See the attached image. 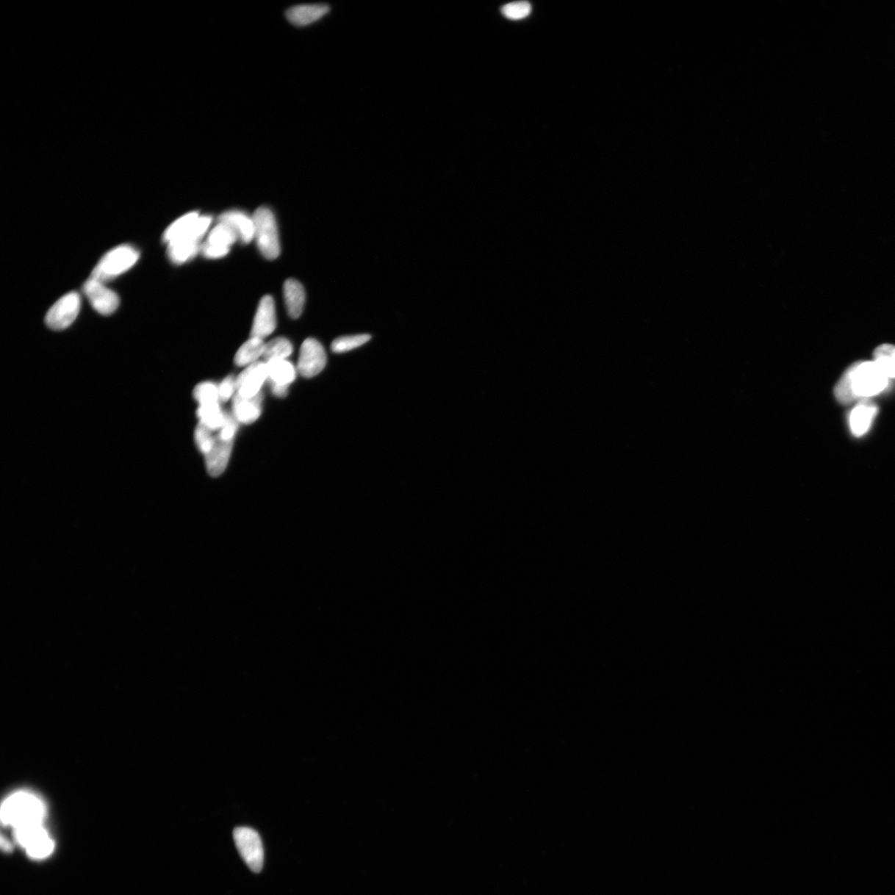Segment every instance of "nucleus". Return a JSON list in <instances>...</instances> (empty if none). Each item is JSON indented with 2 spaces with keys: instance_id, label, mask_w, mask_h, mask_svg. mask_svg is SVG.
<instances>
[{
  "instance_id": "f257e3e1",
  "label": "nucleus",
  "mask_w": 895,
  "mask_h": 895,
  "mask_svg": "<svg viewBox=\"0 0 895 895\" xmlns=\"http://www.w3.org/2000/svg\"><path fill=\"white\" fill-rule=\"evenodd\" d=\"M382 339L381 359L388 375L402 390L415 388L420 381L415 331L405 313L392 310L379 323Z\"/></svg>"
},
{
  "instance_id": "f03ea898",
  "label": "nucleus",
  "mask_w": 895,
  "mask_h": 895,
  "mask_svg": "<svg viewBox=\"0 0 895 895\" xmlns=\"http://www.w3.org/2000/svg\"><path fill=\"white\" fill-rule=\"evenodd\" d=\"M209 379L199 370H177L157 383L141 403L136 417L156 426L194 405L209 388Z\"/></svg>"
},
{
  "instance_id": "7ed1b4c3",
  "label": "nucleus",
  "mask_w": 895,
  "mask_h": 895,
  "mask_svg": "<svg viewBox=\"0 0 895 895\" xmlns=\"http://www.w3.org/2000/svg\"><path fill=\"white\" fill-rule=\"evenodd\" d=\"M121 460V447L114 438L98 441L83 455L68 475V486L81 496H95L111 483Z\"/></svg>"
},
{
  "instance_id": "20e7f679",
  "label": "nucleus",
  "mask_w": 895,
  "mask_h": 895,
  "mask_svg": "<svg viewBox=\"0 0 895 895\" xmlns=\"http://www.w3.org/2000/svg\"><path fill=\"white\" fill-rule=\"evenodd\" d=\"M490 546L486 520L471 508H461L451 519L446 554L449 562L467 567L479 562Z\"/></svg>"
},
{
  "instance_id": "39448f33",
  "label": "nucleus",
  "mask_w": 895,
  "mask_h": 895,
  "mask_svg": "<svg viewBox=\"0 0 895 895\" xmlns=\"http://www.w3.org/2000/svg\"><path fill=\"white\" fill-rule=\"evenodd\" d=\"M125 435L136 457L155 473H164L179 459L180 450L177 443L150 422L136 417L126 427Z\"/></svg>"
},
{
  "instance_id": "423d86ee",
  "label": "nucleus",
  "mask_w": 895,
  "mask_h": 895,
  "mask_svg": "<svg viewBox=\"0 0 895 895\" xmlns=\"http://www.w3.org/2000/svg\"><path fill=\"white\" fill-rule=\"evenodd\" d=\"M399 544L385 543L361 560L355 566V592L366 597H377L391 589L393 578L401 573Z\"/></svg>"
},
{
  "instance_id": "0eeeda50",
  "label": "nucleus",
  "mask_w": 895,
  "mask_h": 895,
  "mask_svg": "<svg viewBox=\"0 0 895 895\" xmlns=\"http://www.w3.org/2000/svg\"><path fill=\"white\" fill-rule=\"evenodd\" d=\"M413 491H415V473L412 451L405 443H398L390 451L383 470L376 505L396 510L406 503Z\"/></svg>"
},
{
  "instance_id": "6e6552de",
  "label": "nucleus",
  "mask_w": 895,
  "mask_h": 895,
  "mask_svg": "<svg viewBox=\"0 0 895 895\" xmlns=\"http://www.w3.org/2000/svg\"><path fill=\"white\" fill-rule=\"evenodd\" d=\"M494 15V9L488 6L448 7L430 14L428 25L443 41H460L480 31Z\"/></svg>"
},
{
  "instance_id": "1a4fd4ad",
  "label": "nucleus",
  "mask_w": 895,
  "mask_h": 895,
  "mask_svg": "<svg viewBox=\"0 0 895 895\" xmlns=\"http://www.w3.org/2000/svg\"><path fill=\"white\" fill-rule=\"evenodd\" d=\"M350 662L337 661L327 652L317 675L308 683L312 711L318 715L330 714L341 701L348 682Z\"/></svg>"
},
{
  "instance_id": "9d476101",
  "label": "nucleus",
  "mask_w": 895,
  "mask_h": 895,
  "mask_svg": "<svg viewBox=\"0 0 895 895\" xmlns=\"http://www.w3.org/2000/svg\"><path fill=\"white\" fill-rule=\"evenodd\" d=\"M328 333L345 340L363 365L372 366L381 360L382 339L379 324L356 315H349L331 321Z\"/></svg>"
},
{
  "instance_id": "9b49d317",
  "label": "nucleus",
  "mask_w": 895,
  "mask_h": 895,
  "mask_svg": "<svg viewBox=\"0 0 895 895\" xmlns=\"http://www.w3.org/2000/svg\"><path fill=\"white\" fill-rule=\"evenodd\" d=\"M392 588L377 597L362 596L353 592L349 599V622L358 635L375 637L390 627L393 617Z\"/></svg>"
},
{
  "instance_id": "f8f14e48",
  "label": "nucleus",
  "mask_w": 895,
  "mask_h": 895,
  "mask_svg": "<svg viewBox=\"0 0 895 895\" xmlns=\"http://www.w3.org/2000/svg\"><path fill=\"white\" fill-rule=\"evenodd\" d=\"M426 445L433 473L438 478L450 476L459 447L455 428L445 419H430L426 427Z\"/></svg>"
},
{
  "instance_id": "ddd939ff",
  "label": "nucleus",
  "mask_w": 895,
  "mask_h": 895,
  "mask_svg": "<svg viewBox=\"0 0 895 895\" xmlns=\"http://www.w3.org/2000/svg\"><path fill=\"white\" fill-rule=\"evenodd\" d=\"M302 361L274 358L255 363L252 383L263 396H275L301 379Z\"/></svg>"
},
{
  "instance_id": "4468645a",
  "label": "nucleus",
  "mask_w": 895,
  "mask_h": 895,
  "mask_svg": "<svg viewBox=\"0 0 895 895\" xmlns=\"http://www.w3.org/2000/svg\"><path fill=\"white\" fill-rule=\"evenodd\" d=\"M403 577L435 579L445 567V555L430 540H408L399 544Z\"/></svg>"
},
{
  "instance_id": "2eb2a0df",
  "label": "nucleus",
  "mask_w": 895,
  "mask_h": 895,
  "mask_svg": "<svg viewBox=\"0 0 895 895\" xmlns=\"http://www.w3.org/2000/svg\"><path fill=\"white\" fill-rule=\"evenodd\" d=\"M397 520L395 509L376 505L353 530L352 546L358 550H372L387 543V539L395 535Z\"/></svg>"
},
{
  "instance_id": "dca6fc26",
  "label": "nucleus",
  "mask_w": 895,
  "mask_h": 895,
  "mask_svg": "<svg viewBox=\"0 0 895 895\" xmlns=\"http://www.w3.org/2000/svg\"><path fill=\"white\" fill-rule=\"evenodd\" d=\"M299 633L320 647H329L339 632L340 618L333 617L331 605L299 608L295 616Z\"/></svg>"
},
{
  "instance_id": "f3484780",
  "label": "nucleus",
  "mask_w": 895,
  "mask_h": 895,
  "mask_svg": "<svg viewBox=\"0 0 895 895\" xmlns=\"http://www.w3.org/2000/svg\"><path fill=\"white\" fill-rule=\"evenodd\" d=\"M299 323L297 319H285L271 324L270 328L258 334V337L249 343L247 351H245V361L248 362V365L253 366L254 363L280 351L287 345L291 333L298 328Z\"/></svg>"
},
{
  "instance_id": "a211bd4d",
  "label": "nucleus",
  "mask_w": 895,
  "mask_h": 895,
  "mask_svg": "<svg viewBox=\"0 0 895 895\" xmlns=\"http://www.w3.org/2000/svg\"><path fill=\"white\" fill-rule=\"evenodd\" d=\"M356 360H359L356 352L345 340L328 333V337L315 348L308 363L322 370L345 373Z\"/></svg>"
},
{
  "instance_id": "6ab92c4d",
  "label": "nucleus",
  "mask_w": 895,
  "mask_h": 895,
  "mask_svg": "<svg viewBox=\"0 0 895 895\" xmlns=\"http://www.w3.org/2000/svg\"><path fill=\"white\" fill-rule=\"evenodd\" d=\"M439 529V518L427 507H415L398 515L395 536L401 543L408 540H429Z\"/></svg>"
},
{
  "instance_id": "aec40b11",
  "label": "nucleus",
  "mask_w": 895,
  "mask_h": 895,
  "mask_svg": "<svg viewBox=\"0 0 895 895\" xmlns=\"http://www.w3.org/2000/svg\"><path fill=\"white\" fill-rule=\"evenodd\" d=\"M290 595L299 608L331 605L328 578L317 573H307L295 577Z\"/></svg>"
},
{
  "instance_id": "412c9836",
  "label": "nucleus",
  "mask_w": 895,
  "mask_h": 895,
  "mask_svg": "<svg viewBox=\"0 0 895 895\" xmlns=\"http://www.w3.org/2000/svg\"><path fill=\"white\" fill-rule=\"evenodd\" d=\"M555 509L556 504L553 501L510 505L500 511L497 523L504 530L524 528L546 518Z\"/></svg>"
},
{
  "instance_id": "4be33fe9",
  "label": "nucleus",
  "mask_w": 895,
  "mask_h": 895,
  "mask_svg": "<svg viewBox=\"0 0 895 895\" xmlns=\"http://www.w3.org/2000/svg\"><path fill=\"white\" fill-rule=\"evenodd\" d=\"M321 648L301 633L295 639L291 649L292 663L301 680L307 683L317 675L322 664L324 652H321Z\"/></svg>"
},
{
  "instance_id": "5701e85b",
  "label": "nucleus",
  "mask_w": 895,
  "mask_h": 895,
  "mask_svg": "<svg viewBox=\"0 0 895 895\" xmlns=\"http://www.w3.org/2000/svg\"><path fill=\"white\" fill-rule=\"evenodd\" d=\"M798 8L790 2L765 4L753 12V21L766 31H781L795 23Z\"/></svg>"
},
{
  "instance_id": "b1692460",
  "label": "nucleus",
  "mask_w": 895,
  "mask_h": 895,
  "mask_svg": "<svg viewBox=\"0 0 895 895\" xmlns=\"http://www.w3.org/2000/svg\"><path fill=\"white\" fill-rule=\"evenodd\" d=\"M358 644V632L345 619L340 618L339 632L332 643L328 647L331 658L341 662H350L353 651Z\"/></svg>"
},
{
  "instance_id": "393cba45",
  "label": "nucleus",
  "mask_w": 895,
  "mask_h": 895,
  "mask_svg": "<svg viewBox=\"0 0 895 895\" xmlns=\"http://www.w3.org/2000/svg\"><path fill=\"white\" fill-rule=\"evenodd\" d=\"M328 586L330 603L343 601L355 586V567L349 563L340 565L328 578Z\"/></svg>"
},
{
  "instance_id": "a878e982",
  "label": "nucleus",
  "mask_w": 895,
  "mask_h": 895,
  "mask_svg": "<svg viewBox=\"0 0 895 895\" xmlns=\"http://www.w3.org/2000/svg\"><path fill=\"white\" fill-rule=\"evenodd\" d=\"M345 377V373L322 370L305 363L301 371V380L312 388H329L339 385Z\"/></svg>"
}]
</instances>
